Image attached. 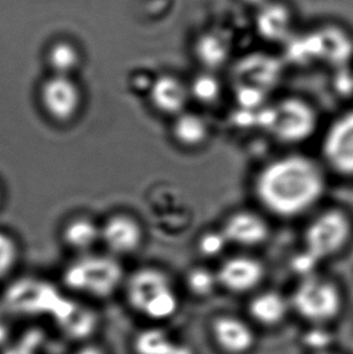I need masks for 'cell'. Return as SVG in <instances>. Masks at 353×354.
Wrapping results in <instances>:
<instances>
[{
  "label": "cell",
  "instance_id": "cell-1",
  "mask_svg": "<svg viewBox=\"0 0 353 354\" xmlns=\"http://www.w3.org/2000/svg\"><path fill=\"white\" fill-rule=\"evenodd\" d=\"M325 169L304 153H287L265 163L253 180L254 196L272 216L291 219L311 211L325 196Z\"/></svg>",
  "mask_w": 353,
  "mask_h": 354
},
{
  "label": "cell",
  "instance_id": "cell-2",
  "mask_svg": "<svg viewBox=\"0 0 353 354\" xmlns=\"http://www.w3.org/2000/svg\"><path fill=\"white\" fill-rule=\"evenodd\" d=\"M257 121L280 143H304L318 127V114L310 102L300 97H284L258 111Z\"/></svg>",
  "mask_w": 353,
  "mask_h": 354
},
{
  "label": "cell",
  "instance_id": "cell-3",
  "mask_svg": "<svg viewBox=\"0 0 353 354\" xmlns=\"http://www.w3.org/2000/svg\"><path fill=\"white\" fill-rule=\"evenodd\" d=\"M129 306L150 321H166L174 316L179 299L172 282L159 268H141L129 277L126 286Z\"/></svg>",
  "mask_w": 353,
  "mask_h": 354
},
{
  "label": "cell",
  "instance_id": "cell-4",
  "mask_svg": "<svg viewBox=\"0 0 353 354\" xmlns=\"http://www.w3.org/2000/svg\"><path fill=\"white\" fill-rule=\"evenodd\" d=\"M352 221L341 208H327L306 225L302 250L318 263L343 253L352 237Z\"/></svg>",
  "mask_w": 353,
  "mask_h": 354
},
{
  "label": "cell",
  "instance_id": "cell-5",
  "mask_svg": "<svg viewBox=\"0 0 353 354\" xmlns=\"http://www.w3.org/2000/svg\"><path fill=\"white\" fill-rule=\"evenodd\" d=\"M63 281L73 292L92 297H107L123 281V268L108 257L89 255L73 261L63 273Z\"/></svg>",
  "mask_w": 353,
  "mask_h": 354
},
{
  "label": "cell",
  "instance_id": "cell-6",
  "mask_svg": "<svg viewBox=\"0 0 353 354\" xmlns=\"http://www.w3.org/2000/svg\"><path fill=\"white\" fill-rule=\"evenodd\" d=\"M291 305L306 321L320 324L339 315L343 297L334 282L314 274L301 279L291 297Z\"/></svg>",
  "mask_w": 353,
  "mask_h": 354
},
{
  "label": "cell",
  "instance_id": "cell-7",
  "mask_svg": "<svg viewBox=\"0 0 353 354\" xmlns=\"http://www.w3.org/2000/svg\"><path fill=\"white\" fill-rule=\"evenodd\" d=\"M320 153L327 169L353 179V109L330 122L322 139Z\"/></svg>",
  "mask_w": 353,
  "mask_h": 354
},
{
  "label": "cell",
  "instance_id": "cell-8",
  "mask_svg": "<svg viewBox=\"0 0 353 354\" xmlns=\"http://www.w3.org/2000/svg\"><path fill=\"white\" fill-rule=\"evenodd\" d=\"M44 111L57 122H67L77 115L82 104V93L69 77L53 75L40 88Z\"/></svg>",
  "mask_w": 353,
  "mask_h": 354
},
{
  "label": "cell",
  "instance_id": "cell-9",
  "mask_svg": "<svg viewBox=\"0 0 353 354\" xmlns=\"http://www.w3.org/2000/svg\"><path fill=\"white\" fill-rule=\"evenodd\" d=\"M230 245L255 248L263 245L270 237V225L257 212L241 209L226 216L220 227Z\"/></svg>",
  "mask_w": 353,
  "mask_h": 354
},
{
  "label": "cell",
  "instance_id": "cell-10",
  "mask_svg": "<svg viewBox=\"0 0 353 354\" xmlns=\"http://www.w3.org/2000/svg\"><path fill=\"white\" fill-rule=\"evenodd\" d=\"M281 64L275 58L252 56L242 59L235 69V88H249L269 96L281 82Z\"/></svg>",
  "mask_w": 353,
  "mask_h": 354
},
{
  "label": "cell",
  "instance_id": "cell-11",
  "mask_svg": "<svg viewBox=\"0 0 353 354\" xmlns=\"http://www.w3.org/2000/svg\"><path fill=\"white\" fill-rule=\"evenodd\" d=\"M265 276V268L258 259L236 255L226 259L217 270L219 286L233 292H247L258 287Z\"/></svg>",
  "mask_w": 353,
  "mask_h": 354
},
{
  "label": "cell",
  "instance_id": "cell-12",
  "mask_svg": "<svg viewBox=\"0 0 353 354\" xmlns=\"http://www.w3.org/2000/svg\"><path fill=\"white\" fill-rule=\"evenodd\" d=\"M149 100L160 114L176 118L186 111L191 100L189 85L179 77L163 74L156 77L149 88Z\"/></svg>",
  "mask_w": 353,
  "mask_h": 354
},
{
  "label": "cell",
  "instance_id": "cell-13",
  "mask_svg": "<svg viewBox=\"0 0 353 354\" xmlns=\"http://www.w3.org/2000/svg\"><path fill=\"white\" fill-rule=\"evenodd\" d=\"M100 239L113 253L131 254L143 242V230L134 218L119 214L105 221L100 229Z\"/></svg>",
  "mask_w": 353,
  "mask_h": 354
},
{
  "label": "cell",
  "instance_id": "cell-14",
  "mask_svg": "<svg viewBox=\"0 0 353 354\" xmlns=\"http://www.w3.org/2000/svg\"><path fill=\"white\" fill-rule=\"evenodd\" d=\"M171 132L173 140L181 148L196 150L208 142L210 127L205 116L185 111L174 118Z\"/></svg>",
  "mask_w": 353,
  "mask_h": 354
},
{
  "label": "cell",
  "instance_id": "cell-15",
  "mask_svg": "<svg viewBox=\"0 0 353 354\" xmlns=\"http://www.w3.org/2000/svg\"><path fill=\"white\" fill-rule=\"evenodd\" d=\"M217 344L228 353L248 352L254 344V334L244 322L234 317H221L213 324Z\"/></svg>",
  "mask_w": 353,
  "mask_h": 354
},
{
  "label": "cell",
  "instance_id": "cell-16",
  "mask_svg": "<svg viewBox=\"0 0 353 354\" xmlns=\"http://www.w3.org/2000/svg\"><path fill=\"white\" fill-rule=\"evenodd\" d=\"M257 29L267 41L286 40L291 27V12L281 3H267L258 9Z\"/></svg>",
  "mask_w": 353,
  "mask_h": 354
},
{
  "label": "cell",
  "instance_id": "cell-17",
  "mask_svg": "<svg viewBox=\"0 0 353 354\" xmlns=\"http://www.w3.org/2000/svg\"><path fill=\"white\" fill-rule=\"evenodd\" d=\"M251 316L264 326H275L283 321L288 313V302L276 292L258 294L249 305Z\"/></svg>",
  "mask_w": 353,
  "mask_h": 354
},
{
  "label": "cell",
  "instance_id": "cell-18",
  "mask_svg": "<svg viewBox=\"0 0 353 354\" xmlns=\"http://www.w3.org/2000/svg\"><path fill=\"white\" fill-rule=\"evenodd\" d=\"M195 56L205 71L215 72L218 68L223 67L229 59L228 40L220 38L218 34H203L196 41Z\"/></svg>",
  "mask_w": 353,
  "mask_h": 354
},
{
  "label": "cell",
  "instance_id": "cell-19",
  "mask_svg": "<svg viewBox=\"0 0 353 354\" xmlns=\"http://www.w3.org/2000/svg\"><path fill=\"white\" fill-rule=\"evenodd\" d=\"M138 354H192L185 345H181L163 330H147L137 339Z\"/></svg>",
  "mask_w": 353,
  "mask_h": 354
},
{
  "label": "cell",
  "instance_id": "cell-20",
  "mask_svg": "<svg viewBox=\"0 0 353 354\" xmlns=\"http://www.w3.org/2000/svg\"><path fill=\"white\" fill-rule=\"evenodd\" d=\"M100 239V229L87 218L69 221L63 230V239L71 248L85 252L92 248Z\"/></svg>",
  "mask_w": 353,
  "mask_h": 354
},
{
  "label": "cell",
  "instance_id": "cell-21",
  "mask_svg": "<svg viewBox=\"0 0 353 354\" xmlns=\"http://www.w3.org/2000/svg\"><path fill=\"white\" fill-rule=\"evenodd\" d=\"M188 85L191 100H195L202 106L215 104L223 93V85L219 79L215 77V73L208 71L197 74Z\"/></svg>",
  "mask_w": 353,
  "mask_h": 354
},
{
  "label": "cell",
  "instance_id": "cell-22",
  "mask_svg": "<svg viewBox=\"0 0 353 354\" xmlns=\"http://www.w3.org/2000/svg\"><path fill=\"white\" fill-rule=\"evenodd\" d=\"M48 62L55 75L68 77L79 64V53L71 44L58 43L50 50Z\"/></svg>",
  "mask_w": 353,
  "mask_h": 354
},
{
  "label": "cell",
  "instance_id": "cell-23",
  "mask_svg": "<svg viewBox=\"0 0 353 354\" xmlns=\"http://www.w3.org/2000/svg\"><path fill=\"white\" fill-rule=\"evenodd\" d=\"M186 286L197 297H207L219 286L217 272L206 268H194L186 274Z\"/></svg>",
  "mask_w": 353,
  "mask_h": 354
},
{
  "label": "cell",
  "instance_id": "cell-24",
  "mask_svg": "<svg viewBox=\"0 0 353 354\" xmlns=\"http://www.w3.org/2000/svg\"><path fill=\"white\" fill-rule=\"evenodd\" d=\"M228 245H230L229 242L220 229L206 231L197 239V252L205 258H217L224 253Z\"/></svg>",
  "mask_w": 353,
  "mask_h": 354
},
{
  "label": "cell",
  "instance_id": "cell-25",
  "mask_svg": "<svg viewBox=\"0 0 353 354\" xmlns=\"http://www.w3.org/2000/svg\"><path fill=\"white\" fill-rule=\"evenodd\" d=\"M19 257L17 244L11 236L0 232V279L14 270Z\"/></svg>",
  "mask_w": 353,
  "mask_h": 354
},
{
  "label": "cell",
  "instance_id": "cell-26",
  "mask_svg": "<svg viewBox=\"0 0 353 354\" xmlns=\"http://www.w3.org/2000/svg\"><path fill=\"white\" fill-rule=\"evenodd\" d=\"M333 341V336L329 331L325 330L322 328H315L306 333L304 336V342L305 345L311 350L318 351L320 353H325L323 351L329 347ZM318 353V354H320Z\"/></svg>",
  "mask_w": 353,
  "mask_h": 354
},
{
  "label": "cell",
  "instance_id": "cell-27",
  "mask_svg": "<svg viewBox=\"0 0 353 354\" xmlns=\"http://www.w3.org/2000/svg\"><path fill=\"white\" fill-rule=\"evenodd\" d=\"M74 354H108V352L100 346L87 345L80 347Z\"/></svg>",
  "mask_w": 353,
  "mask_h": 354
},
{
  "label": "cell",
  "instance_id": "cell-28",
  "mask_svg": "<svg viewBox=\"0 0 353 354\" xmlns=\"http://www.w3.org/2000/svg\"><path fill=\"white\" fill-rule=\"evenodd\" d=\"M242 3L247 5V6H251V8H255V9H260V8H263L267 3H270L271 0H241Z\"/></svg>",
  "mask_w": 353,
  "mask_h": 354
},
{
  "label": "cell",
  "instance_id": "cell-29",
  "mask_svg": "<svg viewBox=\"0 0 353 354\" xmlns=\"http://www.w3.org/2000/svg\"><path fill=\"white\" fill-rule=\"evenodd\" d=\"M320 354H329V353H320Z\"/></svg>",
  "mask_w": 353,
  "mask_h": 354
}]
</instances>
